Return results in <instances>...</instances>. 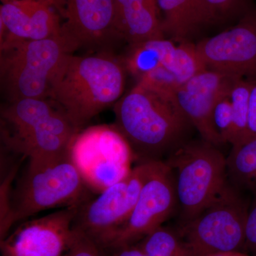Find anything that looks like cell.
<instances>
[{
    "label": "cell",
    "instance_id": "cell-1",
    "mask_svg": "<svg viewBox=\"0 0 256 256\" xmlns=\"http://www.w3.org/2000/svg\"><path fill=\"white\" fill-rule=\"evenodd\" d=\"M114 127L138 163L165 162L190 141L192 126L174 94L137 84L114 105Z\"/></svg>",
    "mask_w": 256,
    "mask_h": 256
},
{
    "label": "cell",
    "instance_id": "cell-2",
    "mask_svg": "<svg viewBox=\"0 0 256 256\" xmlns=\"http://www.w3.org/2000/svg\"><path fill=\"white\" fill-rule=\"evenodd\" d=\"M126 72L112 56L67 55L50 86L48 100L82 130L124 94Z\"/></svg>",
    "mask_w": 256,
    "mask_h": 256
},
{
    "label": "cell",
    "instance_id": "cell-3",
    "mask_svg": "<svg viewBox=\"0 0 256 256\" xmlns=\"http://www.w3.org/2000/svg\"><path fill=\"white\" fill-rule=\"evenodd\" d=\"M80 131L48 99H22L1 108L2 140L8 150L28 159L66 153Z\"/></svg>",
    "mask_w": 256,
    "mask_h": 256
},
{
    "label": "cell",
    "instance_id": "cell-4",
    "mask_svg": "<svg viewBox=\"0 0 256 256\" xmlns=\"http://www.w3.org/2000/svg\"><path fill=\"white\" fill-rule=\"evenodd\" d=\"M92 191L70 150L55 158L28 159L12 192V223L50 208L82 206L90 200Z\"/></svg>",
    "mask_w": 256,
    "mask_h": 256
},
{
    "label": "cell",
    "instance_id": "cell-5",
    "mask_svg": "<svg viewBox=\"0 0 256 256\" xmlns=\"http://www.w3.org/2000/svg\"><path fill=\"white\" fill-rule=\"evenodd\" d=\"M0 50L2 92L8 102L48 99L60 64L74 50L62 35L37 41L5 40Z\"/></svg>",
    "mask_w": 256,
    "mask_h": 256
},
{
    "label": "cell",
    "instance_id": "cell-6",
    "mask_svg": "<svg viewBox=\"0 0 256 256\" xmlns=\"http://www.w3.org/2000/svg\"><path fill=\"white\" fill-rule=\"evenodd\" d=\"M164 162L174 174L181 225L200 214L228 184L226 158L204 140L188 141Z\"/></svg>",
    "mask_w": 256,
    "mask_h": 256
},
{
    "label": "cell",
    "instance_id": "cell-7",
    "mask_svg": "<svg viewBox=\"0 0 256 256\" xmlns=\"http://www.w3.org/2000/svg\"><path fill=\"white\" fill-rule=\"evenodd\" d=\"M250 205L245 194L228 183L194 218L178 230L191 256L246 252V228Z\"/></svg>",
    "mask_w": 256,
    "mask_h": 256
},
{
    "label": "cell",
    "instance_id": "cell-8",
    "mask_svg": "<svg viewBox=\"0 0 256 256\" xmlns=\"http://www.w3.org/2000/svg\"><path fill=\"white\" fill-rule=\"evenodd\" d=\"M159 162L138 163L129 174L79 206L73 228L106 246L129 218L143 186Z\"/></svg>",
    "mask_w": 256,
    "mask_h": 256
},
{
    "label": "cell",
    "instance_id": "cell-9",
    "mask_svg": "<svg viewBox=\"0 0 256 256\" xmlns=\"http://www.w3.org/2000/svg\"><path fill=\"white\" fill-rule=\"evenodd\" d=\"M70 154L92 191L102 192L126 178L132 169V151L114 126L82 129L76 136Z\"/></svg>",
    "mask_w": 256,
    "mask_h": 256
},
{
    "label": "cell",
    "instance_id": "cell-10",
    "mask_svg": "<svg viewBox=\"0 0 256 256\" xmlns=\"http://www.w3.org/2000/svg\"><path fill=\"white\" fill-rule=\"evenodd\" d=\"M176 208L178 201L172 170L164 162H159L144 183L129 218L102 250L109 252L138 244L162 226Z\"/></svg>",
    "mask_w": 256,
    "mask_h": 256
},
{
    "label": "cell",
    "instance_id": "cell-11",
    "mask_svg": "<svg viewBox=\"0 0 256 256\" xmlns=\"http://www.w3.org/2000/svg\"><path fill=\"white\" fill-rule=\"evenodd\" d=\"M80 206L62 208L18 226L0 240L2 256H67L76 232L73 222Z\"/></svg>",
    "mask_w": 256,
    "mask_h": 256
},
{
    "label": "cell",
    "instance_id": "cell-12",
    "mask_svg": "<svg viewBox=\"0 0 256 256\" xmlns=\"http://www.w3.org/2000/svg\"><path fill=\"white\" fill-rule=\"evenodd\" d=\"M208 70L245 78L256 76V10H249L235 26L196 44Z\"/></svg>",
    "mask_w": 256,
    "mask_h": 256
},
{
    "label": "cell",
    "instance_id": "cell-13",
    "mask_svg": "<svg viewBox=\"0 0 256 256\" xmlns=\"http://www.w3.org/2000/svg\"><path fill=\"white\" fill-rule=\"evenodd\" d=\"M238 78L206 69L182 84L175 92L178 105L202 139L218 148L224 143L214 126V108L220 96L230 92Z\"/></svg>",
    "mask_w": 256,
    "mask_h": 256
},
{
    "label": "cell",
    "instance_id": "cell-14",
    "mask_svg": "<svg viewBox=\"0 0 256 256\" xmlns=\"http://www.w3.org/2000/svg\"><path fill=\"white\" fill-rule=\"evenodd\" d=\"M62 35L75 50L100 46L119 38L116 28L114 0H64Z\"/></svg>",
    "mask_w": 256,
    "mask_h": 256
},
{
    "label": "cell",
    "instance_id": "cell-15",
    "mask_svg": "<svg viewBox=\"0 0 256 256\" xmlns=\"http://www.w3.org/2000/svg\"><path fill=\"white\" fill-rule=\"evenodd\" d=\"M62 35L60 15L41 0H15L0 6V43L37 41Z\"/></svg>",
    "mask_w": 256,
    "mask_h": 256
},
{
    "label": "cell",
    "instance_id": "cell-16",
    "mask_svg": "<svg viewBox=\"0 0 256 256\" xmlns=\"http://www.w3.org/2000/svg\"><path fill=\"white\" fill-rule=\"evenodd\" d=\"M119 38L130 45L165 38L156 0H114Z\"/></svg>",
    "mask_w": 256,
    "mask_h": 256
},
{
    "label": "cell",
    "instance_id": "cell-17",
    "mask_svg": "<svg viewBox=\"0 0 256 256\" xmlns=\"http://www.w3.org/2000/svg\"><path fill=\"white\" fill-rule=\"evenodd\" d=\"M165 38L192 42L202 28L214 23L205 0H156Z\"/></svg>",
    "mask_w": 256,
    "mask_h": 256
},
{
    "label": "cell",
    "instance_id": "cell-18",
    "mask_svg": "<svg viewBox=\"0 0 256 256\" xmlns=\"http://www.w3.org/2000/svg\"><path fill=\"white\" fill-rule=\"evenodd\" d=\"M226 164L228 182L256 200V138L232 146Z\"/></svg>",
    "mask_w": 256,
    "mask_h": 256
},
{
    "label": "cell",
    "instance_id": "cell-19",
    "mask_svg": "<svg viewBox=\"0 0 256 256\" xmlns=\"http://www.w3.org/2000/svg\"><path fill=\"white\" fill-rule=\"evenodd\" d=\"M252 80L239 78L234 82L230 92L234 112V132L232 146L242 144L246 140L249 99L254 84Z\"/></svg>",
    "mask_w": 256,
    "mask_h": 256
},
{
    "label": "cell",
    "instance_id": "cell-20",
    "mask_svg": "<svg viewBox=\"0 0 256 256\" xmlns=\"http://www.w3.org/2000/svg\"><path fill=\"white\" fill-rule=\"evenodd\" d=\"M137 244L148 256H191L178 232L162 226Z\"/></svg>",
    "mask_w": 256,
    "mask_h": 256
},
{
    "label": "cell",
    "instance_id": "cell-21",
    "mask_svg": "<svg viewBox=\"0 0 256 256\" xmlns=\"http://www.w3.org/2000/svg\"><path fill=\"white\" fill-rule=\"evenodd\" d=\"M230 92L220 96L216 102L212 114L214 126L224 144H230L233 138L234 112Z\"/></svg>",
    "mask_w": 256,
    "mask_h": 256
},
{
    "label": "cell",
    "instance_id": "cell-22",
    "mask_svg": "<svg viewBox=\"0 0 256 256\" xmlns=\"http://www.w3.org/2000/svg\"><path fill=\"white\" fill-rule=\"evenodd\" d=\"M20 165L15 164L6 173L0 186V240L9 235L13 226L11 220V198L12 182L18 173Z\"/></svg>",
    "mask_w": 256,
    "mask_h": 256
},
{
    "label": "cell",
    "instance_id": "cell-23",
    "mask_svg": "<svg viewBox=\"0 0 256 256\" xmlns=\"http://www.w3.org/2000/svg\"><path fill=\"white\" fill-rule=\"evenodd\" d=\"M214 22L226 21L248 12V0H205Z\"/></svg>",
    "mask_w": 256,
    "mask_h": 256
},
{
    "label": "cell",
    "instance_id": "cell-24",
    "mask_svg": "<svg viewBox=\"0 0 256 256\" xmlns=\"http://www.w3.org/2000/svg\"><path fill=\"white\" fill-rule=\"evenodd\" d=\"M75 230L76 236L67 256H100V247L85 234Z\"/></svg>",
    "mask_w": 256,
    "mask_h": 256
},
{
    "label": "cell",
    "instance_id": "cell-25",
    "mask_svg": "<svg viewBox=\"0 0 256 256\" xmlns=\"http://www.w3.org/2000/svg\"><path fill=\"white\" fill-rule=\"evenodd\" d=\"M246 248L250 256H256V200L249 210L246 228Z\"/></svg>",
    "mask_w": 256,
    "mask_h": 256
},
{
    "label": "cell",
    "instance_id": "cell-26",
    "mask_svg": "<svg viewBox=\"0 0 256 256\" xmlns=\"http://www.w3.org/2000/svg\"><path fill=\"white\" fill-rule=\"evenodd\" d=\"M256 138V82L252 86L249 99L246 141Z\"/></svg>",
    "mask_w": 256,
    "mask_h": 256
},
{
    "label": "cell",
    "instance_id": "cell-27",
    "mask_svg": "<svg viewBox=\"0 0 256 256\" xmlns=\"http://www.w3.org/2000/svg\"><path fill=\"white\" fill-rule=\"evenodd\" d=\"M108 256H143L142 249L138 244L120 248L118 249L107 252Z\"/></svg>",
    "mask_w": 256,
    "mask_h": 256
},
{
    "label": "cell",
    "instance_id": "cell-28",
    "mask_svg": "<svg viewBox=\"0 0 256 256\" xmlns=\"http://www.w3.org/2000/svg\"><path fill=\"white\" fill-rule=\"evenodd\" d=\"M15 1V0H1L2 3L10 2ZM41 1L46 2L48 4L52 5L55 8L58 12H62V8H63L64 0H41Z\"/></svg>",
    "mask_w": 256,
    "mask_h": 256
},
{
    "label": "cell",
    "instance_id": "cell-29",
    "mask_svg": "<svg viewBox=\"0 0 256 256\" xmlns=\"http://www.w3.org/2000/svg\"><path fill=\"white\" fill-rule=\"evenodd\" d=\"M206 256H250L247 252H218V254H210Z\"/></svg>",
    "mask_w": 256,
    "mask_h": 256
},
{
    "label": "cell",
    "instance_id": "cell-30",
    "mask_svg": "<svg viewBox=\"0 0 256 256\" xmlns=\"http://www.w3.org/2000/svg\"><path fill=\"white\" fill-rule=\"evenodd\" d=\"M100 256H108V255L107 252H104V250H102Z\"/></svg>",
    "mask_w": 256,
    "mask_h": 256
},
{
    "label": "cell",
    "instance_id": "cell-31",
    "mask_svg": "<svg viewBox=\"0 0 256 256\" xmlns=\"http://www.w3.org/2000/svg\"><path fill=\"white\" fill-rule=\"evenodd\" d=\"M146 256V254H144V256Z\"/></svg>",
    "mask_w": 256,
    "mask_h": 256
}]
</instances>
